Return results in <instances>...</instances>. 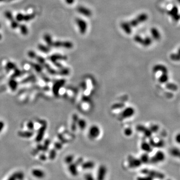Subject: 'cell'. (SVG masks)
I'll return each mask as SVG.
<instances>
[{
	"label": "cell",
	"instance_id": "6da1fadb",
	"mask_svg": "<svg viewBox=\"0 0 180 180\" xmlns=\"http://www.w3.org/2000/svg\"><path fill=\"white\" fill-rule=\"evenodd\" d=\"M141 173L151 177L152 178H157L158 179H163L165 178V175L158 171H156L155 170L144 169L141 171Z\"/></svg>",
	"mask_w": 180,
	"mask_h": 180
},
{
	"label": "cell",
	"instance_id": "7a4b0ae2",
	"mask_svg": "<svg viewBox=\"0 0 180 180\" xmlns=\"http://www.w3.org/2000/svg\"><path fill=\"white\" fill-rule=\"evenodd\" d=\"M100 134L101 130L98 125H93L90 127L88 131V136L91 139L94 140L97 139Z\"/></svg>",
	"mask_w": 180,
	"mask_h": 180
},
{
	"label": "cell",
	"instance_id": "3957f363",
	"mask_svg": "<svg viewBox=\"0 0 180 180\" xmlns=\"http://www.w3.org/2000/svg\"><path fill=\"white\" fill-rule=\"evenodd\" d=\"M165 158L166 156L165 153L162 151H158L153 157L150 158V162L153 164L162 162L165 160Z\"/></svg>",
	"mask_w": 180,
	"mask_h": 180
},
{
	"label": "cell",
	"instance_id": "277c9868",
	"mask_svg": "<svg viewBox=\"0 0 180 180\" xmlns=\"http://www.w3.org/2000/svg\"><path fill=\"white\" fill-rule=\"evenodd\" d=\"M76 23L79 28L80 32L81 34L84 35L86 33L87 30V23L83 19L79 18L76 19Z\"/></svg>",
	"mask_w": 180,
	"mask_h": 180
},
{
	"label": "cell",
	"instance_id": "5b68a950",
	"mask_svg": "<svg viewBox=\"0 0 180 180\" xmlns=\"http://www.w3.org/2000/svg\"><path fill=\"white\" fill-rule=\"evenodd\" d=\"M128 163L129 166L132 169L138 168L142 164L140 159H138L133 156H129L128 157Z\"/></svg>",
	"mask_w": 180,
	"mask_h": 180
},
{
	"label": "cell",
	"instance_id": "8992f818",
	"mask_svg": "<svg viewBox=\"0 0 180 180\" xmlns=\"http://www.w3.org/2000/svg\"><path fill=\"white\" fill-rule=\"evenodd\" d=\"M52 47L56 48L63 47L67 49H71L73 47V44L70 41H57L56 42H53Z\"/></svg>",
	"mask_w": 180,
	"mask_h": 180
},
{
	"label": "cell",
	"instance_id": "52a82bcc",
	"mask_svg": "<svg viewBox=\"0 0 180 180\" xmlns=\"http://www.w3.org/2000/svg\"><path fill=\"white\" fill-rule=\"evenodd\" d=\"M135 114V110L133 107L126 108L122 113V117L124 119H128L133 117Z\"/></svg>",
	"mask_w": 180,
	"mask_h": 180
},
{
	"label": "cell",
	"instance_id": "ba28073f",
	"mask_svg": "<svg viewBox=\"0 0 180 180\" xmlns=\"http://www.w3.org/2000/svg\"><path fill=\"white\" fill-rule=\"evenodd\" d=\"M107 169L105 166L101 165L98 171L97 180H104L107 174Z\"/></svg>",
	"mask_w": 180,
	"mask_h": 180
},
{
	"label": "cell",
	"instance_id": "9c48e42d",
	"mask_svg": "<svg viewBox=\"0 0 180 180\" xmlns=\"http://www.w3.org/2000/svg\"><path fill=\"white\" fill-rule=\"evenodd\" d=\"M153 72L155 73H168V69L166 66L162 64L156 65L153 69Z\"/></svg>",
	"mask_w": 180,
	"mask_h": 180
},
{
	"label": "cell",
	"instance_id": "30bf717a",
	"mask_svg": "<svg viewBox=\"0 0 180 180\" xmlns=\"http://www.w3.org/2000/svg\"><path fill=\"white\" fill-rule=\"evenodd\" d=\"M77 11L80 14L87 17H90L92 15V13L89 9L83 6L79 7L77 8Z\"/></svg>",
	"mask_w": 180,
	"mask_h": 180
},
{
	"label": "cell",
	"instance_id": "8fae6325",
	"mask_svg": "<svg viewBox=\"0 0 180 180\" xmlns=\"http://www.w3.org/2000/svg\"><path fill=\"white\" fill-rule=\"evenodd\" d=\"M32 175L37 179H43L46 176L45 172L40 169H35L32 171Z\"/></svg>",
	"mask_w": 180,
	"mask_h": 180
},
{
	"label": "cell",
	"instance_id": "7c38bea8",
	"mask_svg": "<svg viewBox=\"0 0 180 180\" xmlns=\"http://www.w3.org/2000/svg\"><path fill=\"white\" fill-rule=\"evenodd\" d=\"M141 149L146 153H151L153 150V147L150 144V143L144 141L141 143Z\"/></svg>",
	"mask_w": 180,
	"mask_h": 180
},
{
	"label": "cell",
	"instance_id": "4fadbf2b",
	"mask_svg": "<svg viewBox=\"0 0 180 180\" xmlns=\"http://www.w3.org/2000/svg\"><path fill=\"white\" fill-rule=\"evenodd\" d=\"M121 27L122 30L126 33L127 34L130 35L132 33V27L131 26L129 23L127 22H123L121 24Z\"/></svg>",
	"mask_w": 180,
	"mask_h": 180
},
{
	"label": "cell",
	"instance_id": "5bb4252c",
	"mask_svg": "<svg viewBox=\"0 0 180 180\" xmlns=\"http://www.w3.org/2000/svg\"><path fill=\"white\" fill-rule=\"evenodd\" d=\"M78 166L76 164V163H71L69 164V171L70 174L73 176L74 177H76L78 174Z\"/></svg>",
	"mask_w": 180,
	"mask_h": 180
},
{
	"label": "cell",
	"instance_id": "9a60e30c",
	"mask_svg": "<svg viewBox=\"0 0 180 180\" xmlns=\"http://www.w3.org/2000/svg\"><path fill=\"white\" fill-rule=\"evenodd\" d=\"M169 14L171 15L175 21H178L180 19V16L178 13V9L177 7H174L169 12Z\"/></svg>",
	"mask_w": 180,
	"mask_h": 180
},
{
	"label": "cell",
	"instance_id": "2e32d148",
	"mask_svg": "<svg viewBox=\"0 0 180 180\" xmlns=\"http://www.w3.org/2000/svg\"><path fill=\"white\" fill-rule=\"evenodd\" d=\"M169 80L168 73H162L158 77V81L162 84H167Z\"/></svg>",
	"mask_w": 180,
	"mask_h": 180
},
{
	"label": "cell",
	"instance_id": "e0dca14e",
	"mask_svg": "<svg viewBox=\"0 0 180 180\" xmlns=\"http://www.w3.org/2000/svg\"><path fill=\"white\" fill-rule=\"evenodd\" d=\"M151 33L152 37L156 40H159L161 39V36L159 30L156 28H153L151 30Z\"/></svg>",
	"mask_w": 180,
	"mask_h": 180
},
{
	"label": "cell",
	"instance_id": "ac0fdd59",
	"mask_svg": "<svg viewBox=\"0 0 180 180\" xmlns=\"http://www.w3.org/2000/svg\"><path fill=\"white\" fill-rule=\"evenodd\" d=\"M95 167V163L93 161H87L82 163V168L83 170H91Z\"/></svg>",
	"mask_w": 180,
	"mask_h": 180
},
{
	"label": "cell",
	"instance_id": "d6986e66",
	"mask_svg": "<svg viewBox=\"0 0 180 180\" xmlns=\"http://www.w3.org/2000/svg\"><path fill=\"white\" fill-rule=\"evenodd\" d=\"M136 19L139 23H142L147 21L148 19V16L146 13H142L138 16Z\"/></svg>",
	"mask_w": 180,
	"mask_h": 180
},
{
	"label": "cell",
	"instance_id": "ffe728a7",
	"mask_svg": "<svg viewBox=\"0 0 180 180\" xmlns=\"http://www.w3.org/2000/svg\"><path fill=\"white\" fill-rule=\"evenodd\" d=\"M67 59V57L65 56H62L59 54H55L53 56H52L50 57V59L53 62H55L57 60H66Z\"/></svg>",
	"mask_w": 180,
	"mask_h": 180
},
{
	"label": "cell",
	"instance_id": "44dd1931",
	"mask_svg": "<svg viewBox=\"0 0 180 180\" xmlns=\"http://www.w3.org/2000/svg\"><path fill=\"white\" fill-rule=\"evenodd\" d=\"M140 160H141L142 163L147 164L150 162V158L149 157L148 153H145L144 154H143L141 155Z\"/></svg>",
	"mask_w": 180,
	"mask_h": 180
},
{
	"label": "cell",
	"instance_id": "7402d4cb",
	"mask_svg": "<svg viewBox=\"0 0 180 180\" xmlns=\"http://www.w3.org/2000/svg\"><path fill=\"white\" fill-rule=\"evenodd\" d=\"M44 39L45 40V42L49 47H52L53 41L50 35L48 34H45L44 36Z\"/></svg>",
	"mask_w": 180,
	"mask_h": 180
},
{
	"label": "cell",
	"instance_id": "603a6c76",
	"mask_svg": "<svg viewBox=\"0 0 180 180\" xmlns=\"http://www.w3.org/2000/svg\"><path fill=\"white\" fill-rule=\"evenodd\" d=\"M35 13H32L30 14H27V15H23V21L25 22H28L30 21L35 17Z\"/></svg>",
	"mask_w": 180,
	"mask_h": 180
},
{
	"label": "cell",
	"instance_id": "cb8c5ba5",
	"mask_svg": "<svg viewBox=\"0 0 180 180\" xmlns=\"http://www.w3.org/2000/svg\"><path fill=\"white\" fill-rule=\"evenodd\" d=\"M152 39L150 37H146L143 39L142 45L145 47H148L152 44Z\"/></svg>",
	"mask_w": 180,
	"mask_h": 180
},
{
	"label": "cell",
	"instance_id": "d4e9b609",
	"mask_svg": "<svg viewBox=\"0 0 180 180\" xmlns=\"http://www.w3.org/2000/svg\"><path fill=\"white\" fill-rule=\"evenodd\" d=\"M19 27L22 34L23 35H27L28 34V29L26 25L22 24L19 25Z\"/></svg>",
	"mask_w": 180,
	"mask_h": 180
},
{
	"label": "cell",
	"instance_id": "484cf974",
	"mask_svg": "<svg viewBox=\"0 0 180 180\" xmlns=\"http://www.w3.org/2000/svg\"><path fill=\"white\" fill-rule=\"evenodd\" d=\"M38 48L41 51L46 53H48L50 51V47H48L42 44H39L38 45Z\"/></svg>",
	"mask_w": 180,
	"mask_h": 180
},
{
	"label": "cell",
	"instance_id": "4316f807",
	"mask_svg": "<svg viewBox=\"0 0 180 180\" xmlns=\"http://www.w3.org/2000/svg\"><path fill=\"white\" fill-rule=\"evenodd\" d=\"M171 154L172 156L175 157H179L180 156V151L177 148H174L171 150Z\"/></svg>",
	"mask_w": 180,
	"mask_h": 180
},
{
	"label": "cell",
	"instance_id": "83f0119b",
	"mask_svg": "<svg viewBox=\"0 0 180 180\" xmlns=\"http://www.w3.org/2000/svg\"><path fill=\"white\" fill-rule=\"evenodd\" d=\"M80 120V121L78 123V125H79V127L80 128V129H81L82 130H84V129H85V128L87 126L86 121L85 120H83V119H81Z\"/></svg>",
	"mask_w": 180,
	"mask_h": 180
},
{
	"label": "cell",
	"instance_id": "f1b7e54d",
	"mask_svg": "<svg viewBox=\"0 0 180 180\" xmlns=\"http://www.w3.org/2000/svg\"><path fill=\"white\" fill-rule=\"evenodd\" d=\"M10 22H11V27L12 29H15L19 27L20 25H19L18 22L16 20H14V19L13 20H11Z\"/></svg>",
	"mask_w": 180,
	"mask_h": 180
},
{
	"label": "cell",
	"instance_id": "f546056e",
	"mask_svg": "<svg viewBox=\"0 0 180 180\" xmlns=\"http://www.w3.org/2000/svg\"><path fill=\"white\" fill-rule=\"evenodd\" d=\"M134 39L136 43L142 45L144 39L141 36H140L139 35H135V37L134 38Z\"/></svg>",
	"mask_w": 180,
	"mask_h": 180
},
{
	"label": "cell",
	"instance_id": "4dcf8cb0",
	"mask_svg": "<svg viewBox=\"0 0 180 180\" xmlns=\"http://www.w3.org/2000/svg\"><path fill=\"white\" fill-rule=\"evenodd\" d=\"M170 59L175 61H179L180 60V56L179 54H172L170 55Z\"/></svg>",
	"mask_w": 180,
	"mask_h": 180
},
{
	"label": "cell",
	"instance_id": "1f68e13d",
	"mask_svg": "<svg viewBox=\"0 0 180 180\" xmlns=\"http://www.w3.org/2000/svg\"><path fill=\"white\" fill-rule=\"evenodd\" d=\"M5 16L6 17V18L9 20V21H11L12 20L14 19V17L13 16V14H12V13L10 11H6L5 13Z\"/></svg>",
	"mask_w": 180,
	"mask_h": 180
},
{
	"label": "cell",
	"instance_id": "d6a6232c",
	"mask_svg": "<svg viewBox=\"0 0 180 180\" xmlns=\"http://www.w3.org/2000/svg\"><path fill=\"white\" fill-rule=\"evenodd\" d=\"M74 157L72 155H69L66 158H65V162L67 164H68L69 165L71 163H72L74 160Z\"/></svg>",
	"mask_w": 180,
	"mask_h": 180
},
{
	"label": "cell",
	"instance_id": "836d02e7",
	"mask_svg": "<svg viewBox=\"0 0 180 180\" xmlns=\"http://www.w3.org/2000/svg\"><path fill=\"white\" fill-rule=\"evenodd\" d=\"M129 24H130V25L132 27H136L139 25V22L138 21V20L136 18V19H134L132 20L129 22Z\"/></svg>",
	"mask_w": 180,
	"mask_h": 180
},
{
	"label": "cell",
	"instance_id": "e575fe53",
	"mask_svg": "<svg viewBox=\"0 0 180 180\" xmlns=\"http://www.w3.org/2000/svg\"><path fill=\"white\" fill-rule=\"evenodd\" d=\"M124 134L127 137H130L133 134V130L130 128H127L124 130Z\"/></svg>",
	"mask_w": 180,
	"mask_h": 180
},
{
	"label": "cell",
	"instance_id": "d590c367",
	"mask_svg": "<svg viewBox=\"0 0 180 180\" xmlns=\"http://www.w3.org/2000/svg\"><path fill=\"white\" fill-rule=\"evenodd\" d=\"M170 85H171V86H169V85H167V88L171 90H173V91H177L178 89V86L175 85V84H172V83H170L169 84Z\"/></svg>",
	"mask_w": 180,
	"mask_h": 180
},
{
	"label": "cell",
	"instance_id": "8d00e7d4",
	"mask_svg": "<svg viewBox=\"0 0 180 180\" xmlns=\"http://www.w3.org/2000/svg\"><path fill=\"white\" fill-rule=\"evenodd\" d=\"M159 128L158 125H154L151 126V127L150 128V130H151L152 133H157L159 130Z\"/></svg>",
	"mask_w": 180,
	"mask_h": 180
},
{
	"label": "cell",
	"instance_id": "74e56055",
	"mask_svg": "<svg viewBox=\"0 0 180 180\" xmlns=\"http://www.w3.org/2000/svg\"><path fill=\"white\" fill-rule=\"evenodd\" d=\"M137 180H153V178L151 177L146 175V176L138 177Z\"/></svg>",
	"mask_w": 180,
	"mask_h": 180
},
{
	"label": "cell",
	"instance_id": "f35d334b",
	"mask_svg": "<svg viewBox=\"0 0 180 180\" xmlns=\"http://www.w3.org/2000/svg\"><path fill=\"white\" fill-rule=\"evenodd\" d=\"M84 178L85 180H95L93 176L90 173H87L85 175Z\"/></svg>",
	"mask_w": 180,
	"mask_h": 180
},
{
	"label": "cell",
	"instance_id": "ab89813d",
	"mask_svg": "<svg viewBox=\"0 0 180 180\" xmlns=\"http://www.w3.org/2000/svg\"><path fill=\"white\" fill-rule=\"evenodd\" d=\"M18 180V177H17V173L14 174L13 175H11L9 178L7 180Z\"/></svg>",
	"mask_w": 180,
	"mask_h": 180
},
{
	"label": "cell",
	"instance_id": "60d3db41",
	"mask_svg": "<svg viewBox=\"0 0 180 180\" xmlns=\"http://www.w3.org/2000/svg\"><path fill=\"white\" fill-rule=\"evenodd\" d=\"M28 55H29V57H31V58H35L36 56V54H35V52H33V51H30V52L28 53Z\"/></svg>",
	"mask_w": 180,
	"mask_h": 180
},
{
	"label": "cell",
	"instance_id": "b9f144b4",
	"mask_svg": "<svg viewBox=\"0 0 180 180\" xmlns=\"http://www.w3.org/2000/svg\"><path fill=\"white\" fill-rule=\"evenodd\" d=\"M65 2L68 5H72L74 3L75 0H65Z\"/></svg>",
	"mask_w": 180,
	"mask_h": 180
},
{
	"label": "cell",
	"instance_id": "7bdbcfd3",
	"mask_svg": "<svg viewBox=\"0 0 180 180\" xmlns=\"http://www.w3.org/2000/svg\"><path fill=\"white\" fill-rule=\"evenodd\" d=\"M180 136L179 134H178V135L176 136V137H175V141H176L178 143H180Z\"/></svg>",
	"mask_w": 180,
	"mask_h": 180
},
{
	"label": "cell",
	"instance_id": "ee69618b",
	"mask_svg": "<svg viewBox=\"0 0 180 180\" xmlns=\"http://www.w3.org/2000/svg\"><path fill=\"white\" fill-rule=\"evenodd\" d=\"M12 1H14V0H6V1L8 2H11Z\"/></svg>",
	"mask_w": 180,
	"mask_h": 180
},
{
	"label": "cell",
	"instance_id": "f6af8a7d",
	"mask_svg": "<svg viewBox=\"0 0 180 180\" xmlns=\"http://www.w3.org/2000/svg\"><path fill=\"white\" fill-rule=\"evenodd\" d=\"M2 36L1 34H0V40H1V39H2Z\"/></svg>",
	"mask_w": 180,
	"mask_h": 180
},
{
	"label": "cell",
	"instance_id": "bcb514c9",
	"mask_svg": "<svg viewBox=\"0 0 180 180\" xmlns=\"http://www.w3.org/2000/svg\"><path fill=\"white\" fill-rule=\"evenodd\" d=\"M4 1H6V0H0V2H4Z\"/></svg>",
	"mask_w": 180,
	"mask_h": 180
},
{
	"label": "cell",
	"instance_id": "7dc6e473",
	"mask_svg": "<svg viewBox=\"0 0 180 180\" xmlns=\"http://www.w3.org/2000/svg\"><path fill=\"white\" fill-rule=\"evenodd\" d=\"M0 28H1V25H0Z\"/></svg>",
	"mask_w": 180,
	"mask_h": 180
},
{
	"label": "cell",
	"instance_id": "c3c4849f",
	"mask_svg": "<svg viewBox=\"0 0 180 180\" xmlns=\"http://www.w3.org/2000/svg\"></svg>",
	"mask_w": 180,
	"mask_h": 180
}]
</instances>
